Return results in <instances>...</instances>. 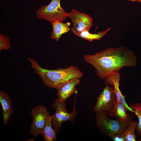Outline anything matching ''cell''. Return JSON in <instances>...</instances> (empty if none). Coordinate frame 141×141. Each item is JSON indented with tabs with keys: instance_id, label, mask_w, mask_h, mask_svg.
<instances>
[{
	"instance_id": "1",
	"label": "cell",
	"mask_w": 141,
	"mask_h": 141,
	"mask_svg": "<svg viewBox=\"0 0 141 141\" xmlns=\"http://www.w3.org/2000/svg\"><path fill=\"white\" fill-rule=\"evenodd\" d=\"M84 58L95 67L97 75L102 79L109 74L119 72L124 67L137 65L133 52L124 46L109 48L93 55H85Z\"/></svg>"
},
{
	"instance_id": "2",
	"label": "cell",
	"mask_w": 141,
	"mask_h": 141,
	"mask_svg": "<svg viewBox=\"0 0 141 141\" xmlns=\"http://www.w3.org/2000/svg\"><path fill=\"white\" fill-rule=\"evenodd\" d=\"M35 72L40 77L43 84L49 88L57 89L74 79H79L83 73L73 65L64 69L49 70L42 67L34 59L28 58Z\"/></svg>"
},
{
	"instance_id": "3",
	"label": "cell",
	"mask_w": 141,
	"mask_h": 141,
	"mask_svg": "<svg viewBox=\"0 0 141 141\" xmlns=\"http://www.w3.org/2000/svg\"><path fill=\"white\" fill-rule=\"evenodd\" d=\"M95 115L97 127L103 134L107 137L113 134H122L132 120L133 115L130 113L127 120L123 121L112 119L102 113H96Z\"/></svg>"
},
{
	"instance_id": "4",
	"label": "cell",
	"mask_w": 141,
	"mask_h": 141,
	"mask_svg": "<svg viewBox=\"0 0 141 141\" xmlns=\"http://www.w3.org/2000/svg\"><path fill=\"white\" fill-rule=\"evenodd\" d=\"M75 100L76 98L73 109L70 113L66 109L65 102L62 101L57 98L54 100L52 104V107L55 109L56 112L52 116L51 121L53 129L57 134L60 132L63 123L67 121L72 122L74 120L77 114L75 107Z\"/></svg>"
},
{
	"instance_id": "5",
	"label": "cell",
	"mask_w": 141,
	"mask_h": 141,
	"mask_svg": "<svg viewBox=\"0 0 141 141\" xmlns=\"http://www.w3.org/2000/svg\"><path fill=\"white\" fill-rule=\"evenodd\" d=\"M37 18L49 21L51 24L56 21L62 22L67 13L61 7L60 0H52L49 4L43 5L36 13Z\"/></svg>"
},
{
	"instance_id": "6",
	"label": "cell",
	"mask_w": 141,
	"mask_h": 141,
	"mask_svg": "<svg viewBox=\"0 0 141 141\" xmlns=\"http://www.w3.org/2000/svg\"><path fill=\"white\" fill-rule=\"evenodd\" d=\"M105 85L103 91L97 97V101L93 110L95 113H103L109 116L116 99L114 87L109 86L105 83Z\"/></svg>"
},
{
	"instance_id": "7",
	"label": "cell",
	"mask_w": 141,
	"mask_h": 141,
	"mask_svg": "<svg viewBox=\"0 0 141 141\" xmlns=\"http://www.w3.org/2000/svg\"><path fill=\"white\" fill-rule=\"evenodd\" d=\"M31 113L33 119L30 132L31 135L37 137L45 126L49 113L45 107L40 104L34 107Z\"/></svg>"
},
{
	"instance_id": "8",
	"label": "cell",
	"mask_w": 141,
	"mask_h": 141,
	"mask_svg": "<svg viewBox=\"0 0 141 141\" xmlns=\"http://www.w3.org/2000/svg\"><path fill=\"white\" fill-rule=\"evenodd\" d=\"M67 16L73 22V27L71 30L74 33L83 31H89L92 25L93 19L90 15L73 9L70 12L67 13Z\"/></svg>"
},
{
	"instance_id": "9",
	"label": "cell",
	"mask_w": 141,
	"mask_h": 141,
	"mask_svg": "<svg viewBox=\"0 0 141 141\" xmlns=\"http://www.w3.org/2000/svg\"><path fill=\"white\" fill-rule=\"evenodd\" d=\"M79 83V79H75L58 87L56 89L58 98L62 101L65 102L75 92V86Z\"/></svg>"
},
{
	"instance_id": "10",
	"label": "cell",
	"mask_w": 141,
	"mask_h": 141,
	"mask_svg": "<svg viewBox=\"0 0 141 141\" xmlns=\"http://www.w3.org/2000/svg\"><path fill=\"white\" fill-rule=\"evenodd\" d=\"M0 102L3 111V122L5 125L8 123L13 111L12 103L8 94L0 91Z\"/></svg>"
},
{
	"instance_id": "11",
	"label": "cell",
	"mask_w": 141,
	"mask_h": 141,
	"mask_svg": "<svg viewBox=\"0 0 141 141\" xmlns=\"http://www.w3.org/2000/svg\"><path fill=\"white\" fill-rule=\"evenodd\" d=\"M53 31L51 38L53 39H56L57 42L61 36L66 33L70 30L69 26L70 23L69 22L63 23L62 22L56 21L51 24Z\"/></svg>"
},
{
	"instance_id": "12",
	"label": "cell",
	"mask_w": 141,
	"mask_h": 141,
	"mask_svg": "<svg viewBox=\"0 0 141 141\" xmlns=\"http://www.w3.org/2000/svg\"><path fill=\"white\" fill-rule=\"evenodd\" d=\"M127 110V108L124 105L116 100L113 108L109 113V116L114 117L120 121H124L127 120L129 115V114L126 113Z\"/></svg>"
},
{
	"instance_id": "13",
	"label": "cell",
	"mask_w": 141,
	"mask_h": 141,
	"mask_svg": "<svg viewBox=\"0 0 141 141\" xmlns=\"http://www.w3.org/2000/svg\"><path fill=\"white\" fill-rule=\"evenodd\" d=\"M120 77L118 76H114L110 79V84L113 85L114 88L116 100L119 101L124 105L127 108L128 111L134 113V111L130 108L126 104L125 100V96L123 95L119 89V82L120 80Z\"/></svg>"
},
{
	"instance_id": "14",
	"label": "cell",
	"mask_w": 141,
	"mask_h": 141,
	"mask_svg": "<svg viewBox=\"0 0 141 141\" xmlns=\"http://www.w3.org/2000/svg\"><path fill=\"white\" fill-rule=\"evenodd\" d=\"M52 116H48L46 122L40 133L43 135L45 141H55L56 140L57 134L52 127Z\"/></svg>"
},
{
	"instance_id": "15",
	"label": "cell",
	"mask_w": 141,
	"mask_h": 141,
	"mask_svg": "<svg viewBox=\"0 0 141 141\" xmlns=\"http://www.w3.org/2000/svg\"><path fill=\"white\" fill-rule=\"evenodd\" d=\"M109 28L102 32H98L97 33L92 34L89 31H83L79 32L74 33L75 35L85 39L89 41H92L94 40H100L111 29Z\"/></svg>"
},
{
	"instance_id": "16",
	"label": "cell",
	"mask_w": 141,
	"mask_h": 141,
	"mask_svg": "<svg viewBox=\"0 0 141 141\" xmlns=\"http://www.w3.org/2000/svg\"><path fill=\"white\" fill-rule=\"evenodd\" d=\"M138 121H133L131 120L127 125L126 128L123 132L126 138V141H135L137 136L134 133Z\"/></svg>"
},
{
	"instance_id": "17",
	"label": "cell",
	"mask_w": 141,
	"mask_h": 141,
	"mask_svg": "<svg viewBox=\"0 0 141 141\" xmlns=\"http://www.w3.org/2000/svg\"><path fill=\"white\" fill-rule=\"evenodd\" d=\"M128 106L134 111V113L138 118V123L135 131L137 134L141 137V102L131 104Z\"/></svg>"
},
{
	"instance_id": "18",
	"label": "cell",
	"mask_w": 141,
	"mask_h": 141,
	"mask_svg": "<svg viewBox=\"0 0 141 141\" xmlns=\"http://www.w3.org/2000/svg\"><path fill=\"white\" fill-rule=\"evenodd\" d=\"M10 38L8 36L0 34V51L3 50H8L11 47L9 42Z\"/></svg>"
},
{
	"instance_id": "19",
	"label": "cell",
	"mask_w": 141,
	"mask_h": 141,
	"mask_svg": "<svg viewBox=\"0 0 141 141\" xmlns=\"http://www.w3.org/2000/svg\"><path fill=\"white\" fill-rule=\"evenodd\" d=\"M114 141H126V138L122 133L113 134L109 136Z\"/></svg>"
},
{
	"instance_id": "20",
	"label": "cell",
	"mask_w": 141,
	"mask_h": 141,
	"mask_svg": "<svg viewBox=\"0 0 141 141\" xmlns=\"http://www.w3.org/2000/svg\"><path fill=\"white\" fill-rule=\"evenodd\" d=\"M26 141H34V140L33 138H31L29 139H27L26 140Z\"/></svg>"
}]
</instances>
